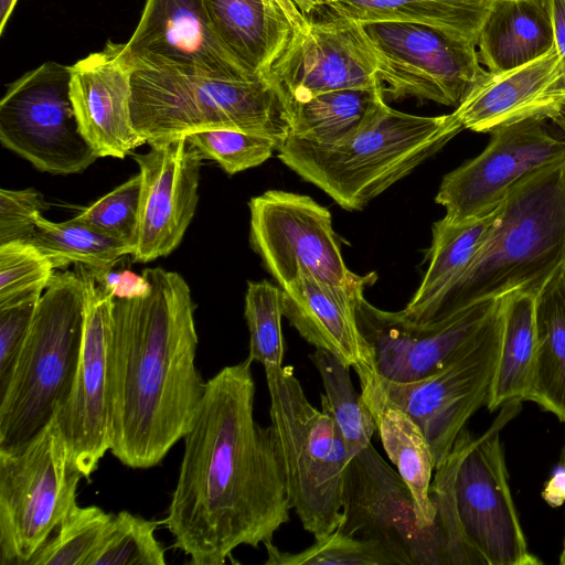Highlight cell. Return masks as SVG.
Here are the masks:
<instances>
[{
    "mask_svg": "<svg viewBox=\"0 0 565 565\" xmlns=\"http://www.w3.org/2000/svg\"><path fill=\"white\" fill-rule=\"evenodd\" d=\"M246 359L220 370L183 437L184 450L162 523L194 565H222L241 545L273 541L290 520L285 471L270 426L254 417Z\"/></svg>",
    "mask_w": 565,
    "mask_h": 565,
    "instance_id": "1",
    "label": "cell"
},
{
    "mask_svg": "<svg viewBox=\"0 0 565 565\" xmlns=\"http://www.w3.org/2000/svg\"><path fill=\"white\" fill-rule=\"evenodd\" d=\"M142 275L148 295L115 298L108 348L109 451L135 469L157 466L184 437L206 384L186 281L160 267Z\"/></svg>",
    "mask_w": 565,
    "mask_h": 565,
    "instance_id": "2",
    "label": "cell"
},
{
    "mask_svg": "<svg viewBox=\"0 0 565 565\" xmlns=\"http://www.w3.org/2000/svg\"><path fill=\"white\" fill-rule=\"evenodd\" d=\"M507 404L475 437L463 428L449 455L435 467L430 499L445 565H537L508 481L501 429L521 409Z\"/></svg>",
    "mask_w": 565,
    "mask_h": 565,
    "instance_id": "3",
    "label": "cell"
},
{
    "mask_svg": "<svg viewBox=\"0 0 565 565\" xmlns=\"http://www.w3.org/2000/svg\"><path fill=\"white\" fill-rule=\"evenodd\" d=\"M562 273L565 158L526 174L509 190L488 238L448 291L433 321L514 290L540 292Z\"/></svg>",
    "mask_w": 565,
    "mask_h": 565,
    "instance_id": "4",
    "label": "cell"
},
{
    "mask_svg": "<svg viewBox=\"0 0 565 565\" xmlns=\"http://www.w3.org/2000/svg\"><path fill=\"white\" fill-rule=\"evenodd\" d=\"M122 56L131 71V122L149 145L230 129L280 146L291 134L289 104L265 76L227 79Z\"/></svg>",
    "mask_w": 565,
    "mask_h": 565,
    "instance_id": "5",
    "label": "cell"
},
{
    "mask_svg": "<svg viewBox=\"0 0 565 565\" xmlns=\"http://www.w3.org/2000/svg\"><path fill=\"white\" fill-rule=\"evenodd\" d=\"M463 129L454 113L418 116L386 105L352 137L331 145L296 136L278 158L344 210H362L391 185L439 151Z\"/></svg>",
    "mask_w": 565,
    "mask_h": 565,
    "instance_id": "6",
    "label": "cell"
},
{
    "mask_svg": "<svg viewBox=\"0 0 565 565\" xmlns=\"http://www.w3.org/2000/svg\"><path fill=\"white\" fill-rule=\"evenodd\" d=\"M85 285L77 271H55L43 291L6 393L0 397V449L39 434L67 401L79 366Z\"/></svg>",
    "mask_w": 565,
    "mask_h": 565,
    "instance_id": "7",
    "label": "cell"
},
{
    "mask_svg": "<svg viewBox=\"0 0 565 565\" xmlns=\"http://www.w3.org/2000/svg\"><path fill=\"white\" fill-rule=\"evenodd\" d=\"M270 427L281 458L291 509L319 539L343 520L344 472L351 460L334 419L316 408L290 366L265 371Z\"/></svg>",
    "mask_w": 565,
    "mask_h": 565,
    "instance_id": "8",
    "label": "cell"
},
{
    "mask_svg": "<svg viewBox=\"0 0 565 565\" xmlns=\"http://www.w3.org/2000/svg\"><path fill=\"white\" fill-rule=\"evenodd\" d=\"M84 478L54 418L24 445L0 449V565H29L77 504Z\"/></svg>",
    "mask_w": 565,
    "mask_h": 565,
    "instance_id": "9",
    "label": "cell"
},
{
    "mask_svg": "<svg viewBox=\"0 0 565 565\" xmlns=\"http://www.w3.org/2000/svg\"><path fill=\"white\" fill-rule=\"evenodd\" d=\"M502 315L503 306L484 335L441 371L414 382H393L375 375L361 385L362 398L373 416L392 406L419 426L435 467L449 455L468 419L487 406L499 355Z\"/></svg>",
    "mask_w": 565,
    "mask_h": 565,
    "instance_id": "10",
    "label": "cell"
},
{
    "mask_svg": "<svg viewBox=\"0 0 565 565\" xmlns=\"http://www.w3.org/2000/svg\"><path fill=\"white\" fill-rule=\"evenodd\" d=\"M249 242L279 287L301 274L332 286L364 290L375 274L359 276L342 257L329 210L308 195L268 190L249 200Z\"/></svg>",
    "mask_w": 565,
    "mask_h": 565,
    "instance_id": "11",
    "label": "cell"
},
{
    "mask_svg": "<svg viewBox=\"0 0 565 565\" xmlns=\"http://www.w3.org/2000/svg\"><path fill=\"white\" fill-rule=\"evenodd\" d=\"M375 58L384 96L458 107L488 73L477 46L429 25L360 22Z\"/></svg>",
    "mask_w": 565,
    "mask_h": 565,
    "instance_id": "12",
    "label": "cell"
},
{
    "mask_svg": "<svg viewBox=\"0 0 565 565\" xmlns=\"http://www.w3.org/2000/svg\"><path fill=\"white\" fill-rule=\"evenodd\" d=\"M71 66L45 62L8 85L0 102V141L52 174L81 173L98 156L83 137L70 94Z\"/></svg>",
    "mask_w": 565,
    "mask_h": 565,
    "instance_id": "13",
    "label": "cell"
},
{
    "mask_svg": "<svg viewBox=\"0 0 565 565\" xmlns=\"http://www.w3.org/2000/svg\"><path fill=\"white\" fill-rule=\"evenodd\" d=\"M503 296L473 302L438 321L418 323L361 296L359 329L372 354L375 375L393 382L428 377L463 355L499 317Z\"/></svg>",
    "mask_w": 565,
    "mask_h": 565,
    "instance_id": "14",
    "label": "cell"
},
{
    "mask_svg": "<svg viewBox=\"0 0 565 565\" xmlns=\"http://www.w3.org/2000/svg\"><path fill=\"white\" fill-rule=\"evenodd\" d=\"M342 513L339 532L377 542L399 565H445L436 525H419L409 488L372 444L347 466Z\"/></svg>",
    "mask_w": 565,
    "mask_h": 565,
    "instance_id": "15",
    "label": "cell"
},
{
    "mask_svg": "<svg viewBox=\"0 0 565 565\" xmlns=\"http://www.w3.org/2000/svg\"><path fill=\"white\" fill-rule=\"evenodd\" d=\"M265 77L289 107L332 90L382 86L360 22L315 19L303 12L292 22L291 38Z\"/></svg>",
    "mask_w": 565,
    "mask_h": 565,
    "instance_id": "16",
    "label": "cell"
},
{
    "mask_svg": "<svg viewBox=\"0 0 565 565\" xmlns=\"http://www.w3.org/2000/svg\"><path fill=\"white\" fill-rule=\"evenodd\" d=\"M545 120L529 118L492 130L482 152L444 175L435 198L445 207L444 218L460 222L482 215L523 177L565 158V140Z\"/></svg>",
    "mask_w": 565,
    "mask_h": 565,
    "instance_id": "17",
    "label": "cell"
},
{
    "mask_svg": "<svg viewBox=\"0 0 565 565\" xmlns=\"http://www.w3.org/2000/svg\"><path fill=\"white\" fill-rule=\"evenodd\" d=\"M85 285V326L79 366L72 392L55 415L70 455L84 478L110 450L108 348L115 298L79 265Z\"/></svg>",
    "mask_w": 565,
    "mask_h": 565,
    "instance_id": "18",
    "label": "cell"
},
{
    "mask_svg": "<svg viewBox=\"0 0 565 565\" xmlns=\"http://www.w3.org/2000/svg\"><path fill=\"white\" fill-rule=\"evenodd\" d=\"M131 157L141 180L131 256L148 263L181 243L196 210L203 159L186 138L151 143L147 152Z\"/></svg>",
    "mask_w": 565,
    "mask_h": 565,
    "instance_id": "19",
    "label": "cell"
},
{
    "mask_svg": "<svg viewBox=\"0 0 565 565\" xmlns=\"http://www.w3.org/2000/svg\"><path fill=\"white\" fill-rule=\"evenodd\" d=\"M122 53L220 78H255L215 32L204 0H146Z\"/></svg>",
    "mask_w": 565,
    "mask_h": 565,
    "instance_id": "20",
    "label": "cell"
},
{
    "mask_svg": "<svg viewBox=\"0 0 565 565\" xmlns=\"http://www.w3.org/2000/svg\"><path fill=\"white\" fill-rule=\"evenodd\" d=\"M130 76L122 43L111 41L71 66L70 94L79 130L98 158L124 159L146 143L131 122Z\"/></svg>",
    "mask_w": 565,
    "mask_h": 565,
    "instance_id": "21",
    "label": "cell"
},
{
    "mask_svg": "<svg viewBox=\"0 0 565 565\" xmlns=\"http://www.w3.org/2000/svg\"><path fill=\"white\" fill-rule=\"evenodd\" d=\"M565 105V70L556 45L520 67L488 72L452 111L463 129L492 130L529 118L552 119Z\"/></svg>",
    "mask_w": 565,
    "mask_h": 565,
    "instance_id": "22",
    "label": "cell"
},
{
    "mask_svg": "<svg viewBox=\"0 0 565 565\" xmlns=\"http://www.w3.org/2000/svg\"><path fill=\"white\" fill-rule=\"evenodd\" d=\"M281 288L282 313L308 343L352 367L360 385L375 376L371 350L356 318L364 290H350L301 274Z\"/></svg>",
    "mask_w": 565,
    "mask_h": 565,
    "instance_id": "23",
    "label": "cell"
},
{
    "mask_svg": "<svg viewBox=\"0 0 565 565\" xmlns=\"http://www.w3.org/2000/svg\"><path fill=\"white\" fill-rule=\"evenodd\" d=\"M315 19L358 22L404 21L433 26L477 46L480 31L498 0H294Z\"/></svg>",
    "mask_w": 565,
    "mask_h": 565,
    "instance_id": "24",
    "label": "cell"
},
{
    "mask_svg": "<svg viewBox=\"0 0 565 565\" xmlns=\"http://www.w3.org/2000/svg\"><path fill=\"white\" fill-rule=\"evenodd\" d=\"M555 45L553 0H498L477 42L480 63L490 73L533 62Z\"/></svg>",
    "mask_w": 565,
    "mask_h": 565,
    "instance_id": "25",
    "label": "cell"
},
{
    "mask_svg": "<svg viewBox=\"0 0 565 565\" xmlns=\"http://www.w3.org/2000/svg\"><path fill=\"white\" fill-rule=\"evenodd\" d=\"M500 204L476 217L450 222L444 217L433 225L428 267L404 315L418 323L431 322L441 301L470 266L488 238Z\"/></svg>",
    "mask_w": 565,
    "mask_h": 565,
    "instance_id": "26",
    "label": "cell"
},
{
    "mask_svg": "<svg viewBox=\"0 0 565 565\" xmlns=\"http://www.w3.org/2000/svg\"><path fill=\"white\" fill-rule=\"evenodd\" d=\"M212 25L255 77L265 76L292 34V21L264 0H204Z\"/></svg>",
    "mask_w": 565,
    "mask_h": 565,
    "instance_id": "27",
    "label": "cell"
},
{
    "mask_svg": "<svg viewBox=\"0 0 565 565\" xmlns=\"http://www.w3.org/2000/svg\"><path fill=\"white\" fill-rule=\"evenodd\" d=\"M536 345L525 401L565 423V273L540 290L535 305Z\"/></svg>",
    "mask_w": 565,
    "mask_h": 565,
    "instance_id": "28",
    "label": "cell"
},
{
    "mask_svg": "<svg viewBox=\"0 0 565 565\" xmlns=\"http://www.w3.org/2000/svg\"><path fill=\"white\" fill-rule=\"evenodd\" d=\"M537 294L519 289L503 297L501 342L487 403L490 412L525 401L536 345Z\"/></svg>",
    "mask_w": 565,
    "mask_h": 565,
    "instance_id": "29",
    "label": "cell"
},
{
    "mask_svg": "<svg viewBox=\"0 0 565 565\" xmlns=\"http://www.w3.org/2000/svg\"><path fill=\"white\" fill-rule=\"evenodd\" d=\"M386 105L382 86L323 93L291 105L290 136L323 145L337 143L364 128Z\"/></svg>",
    "mask_w": 565,
    "mask_h": 565,
    "instance_id": "30",
    "label": "cell"
},
{
    "mask_svg": "<svg viewBox=\"0 0 565 565\" xmlns=\"http://www.w3.org/2000/svg\"><path fill=\"white\" fill-rule=\"evenodd\" d=\"M383 448L409 488L422 527L435 524V508L429 490L435 463L419 426L404 412L387 406L374 414Z\"/></svg>",
    "mask_w": 565,
    "mask_h": 565,
    "instance_id": "31",
    "label": "cell"
},
{
    "mask_svg": "<svg viewBox=\"0 0 565 565\" xmlns=\"http://www.w3.org/2000/svg\"><path fill=\"white\" fill-rule=\"evenodd\" d=\"M36 228L30 243L40 249L55 269L71 264L92 271L111 269L126 255H131L128 242L115 238L74 217L62 223L35 218Z\"/></svg>",
    "mask_w": 565,
    "mask_h": 565,
    "instance_id": "32",
    "label": "cell"
},
{
    "mask_svg": "<svg viewBox=\"0 0 565 565\" xmlns=\"http://www.w3.org/2000/svg\"><path fill=\"white\" fill-rule=\"evenodd\" d=\"M309 359L320 374L324 388L320 398L321 409L334 419L352 458L371 444L377 431L375 418L361 393L354 388L350 366L322 349H316Z\"/></svg>",
    "mask_w": 565,
    "mask_h": 565,
    "instance_id": "33",
    "label": "cell"
},
{
    "mask_svg": "<svg viewBox=\"0 0 565 565\" xmlns=\"http://www.w3.org/2000/svg\"><path fill=\"white\" fill-rule=\"evenodd\" d=\"M159 524L128 511L113 514L87 565H164L166 548L154 535Z\"/></svg>",
    "mask_w": 565,
    "mask_h": 565,
    "instance_id": "34",
    "label": "cell"
},
{
    "mask_svg": "<svg viewBox=\"0 0 565 565\" xmlns=\"http://www.w3.org/2000/svg\"><path fill=\"white\" fill-rule=\"evenodd\" d=\"M113 514L96 505H75L29 565H87Z\"/></svg>",
    "mask_w": 565,
    "mask_h": 565,
    "instance_id": "35",
    "label": "cell"
},
{
    "mask_svg": "<svg viewBox=\"0 0 565 565\" xmlns=\"http://www.w3.org/2000/svg\"><path fill=\"white\" fill-rule=\"evenodd\" d=\"M244 316L249 331L248 360L265 371L281 367L285 354L281 332V288L268 282L248 281Z\"/></svg>",
    "mask_w": 565,
    "mask_h": 565,
    "instance_id": "36",
    "label": "cell"
},
{
    "mask_svg": "<svg viewBox=\"0 0 565 565\" xmlns=\"http://www.w3.org/2000/svg\"><path fill=\"white\" fill-rule=\"evenodd\" d=\"M266 565H399L377 542L349 536L338 530L299 553L279 551L273 541L264 543Z\"/></svg>",
    "mask_w": 565,
    "mask_h": 565,
    "instance_id": "37",
    "label": "cell"
},
{
    "mask_svg": "<svg viewBox=\"0 0 565 565\" xmlns=\"http://www.w3.org/2000/svg\"><path fill=\"white\" fill-rule=\"evenodd\" d=\"M55 268L30 242L0 245V308L40 298Z\"/></svg>",
    "mask_w": 565,
    "mask_h": 565,
    "instance_id": "38",
    "label": "cell"
},
{
    "mask_svg": "<svg viewBox=\"0 0 565 565\" xmlns=\"http://www.w3.org/2000/svg\"><path fill=\"white\" fill-rule=\"evenodd\" d=\"M185 138L202 159L217 162L230 175L264 163L279 147L274 139L230 129L199 131Z\"/></svg>",
    "mask_w": 565,
    "mask_h": 565,
    "instance_id": "39",
    "label": "cell"
},
{
    "mask_svg": "<svg viewBox=\"0 0 565 565\" xmlns=\"http://www.w3.org/2000/svg\"><path fill=\"white\" fill-rule=\"evenodd\" d=\"M140 184L138 173L83 209L74 218L109 236L128 242L132 252L138 223Z\"/></svg>",
    "mask_w": 565,
    "mask_h": 565,
    "instance_id": "40",
    "label": "cell"
},
{
    "mask_svg": "<svg viewBox=\"0 0 565 565\" xmlns=\"http://www.w3.org/2000/svg\"><path fill=\"white\" fill-rule=\"evenodd\" d=\"M49 207L43 195L34 189L0 190V245L12 241L30 242L35 218Z\"/></svg>",
    "mask_w": 565,
    "mask_h": 565,
    "instance_id": "41",
    "label": "cell"
},
{
    "mask_svg": "<svg viewBox=\"0 0 565 565\" xmlns=\"http://www.w3.org/2000/svg\"><path fill=\"white\" fill-rule=\"evenodd\" d=\"M40 298L0 308V397L10 384Z\"/></svg>",
    "mask_w": 565,
    "mask_h": 565,
    "instance_id": "42",
    "label": "cell"
},
{
    "mask_svg": "<svg viewBox=\"0 0 565 565\" xmlns=\"http://www.w3.org/2000/svg\"><path fill=\"white\" fill-rule=\"evenodd\" d=\"M92 274L116 299L140 298L145 297L150 291L148 279L142 274L137 275L129 269H122L120 271L109 269L92 271Z\"/></svg>",
    "mask_w": 565,
    "mask_h": 565,
    "instance_id": "43",
    "label": "cell"
},
{
    "mask_svg": "<svg viewBox=\"0 0 565 565\" xmlns=\"http://www.w3.org/2000/svg\"><path fill=\"white\" fill-rule=\"evenodd\" d=\"M542 497L553 508L561 507L565 501V446L551 479L543 489Z\"/></svg>",
    "mask_w": 565,
    "mask_h": 565,
    "instance_id": "44",
    "label": "cell"
},
{
    "mask_svg": "<svg viewBox=\"0 0 565 565\" xmlns=\"http://www.w3.org/2000/svg\"><path fill=\"white\" fill-rule=\"evenodd\" d=\"M555 44L565 70V0H553Z\"/></svg>",
    "mask_w": 565,
    "mask_h": 565,
    "instance_id": "45",
    "label": "cell"
},
{
    "mask_svg": "<svg viewBox=\"0 0 565 565\" xmlns=\"http://www.w3.org/2000/svg\"><path fill=\"white\" fill-rule=\"evenodd\" d=\"M17 2L18 0H0V34L3 33Z\"/></svg>",
    "mask_w": 565,
    "mask_h": 565,
    "instance_id": "46",
    "label": "cell"
},
{
    "mask_svg": "<svg viewBox=\"0 0 565 565\" xmlns=\"http://www.w3.org/2000/svg\"><path fill=\"white\" fill-rule=\"evenodd\" d=\"M551 120L562 130L565 137V105Z\"/></svg>",
    "mask_w": 565,
    "mask_h": 565,
    "instance_id": "47",
    "label": "cell"
},
{
    "mask_svg": "<svg viewBox=\"0 0 565 565\" xmlns=\"http://www.w3.org/2000/svg\"><path fill=\"white\" fill-rule=\"evenodd\" d=\"M559 564L565 565V543H564V547H563V551L559 556Z\"/></svg>",
    "mask_w": 565,
    "mask_h": 565,
    "instance_id": "48",
    "label": "cell"
}]
</instances>
